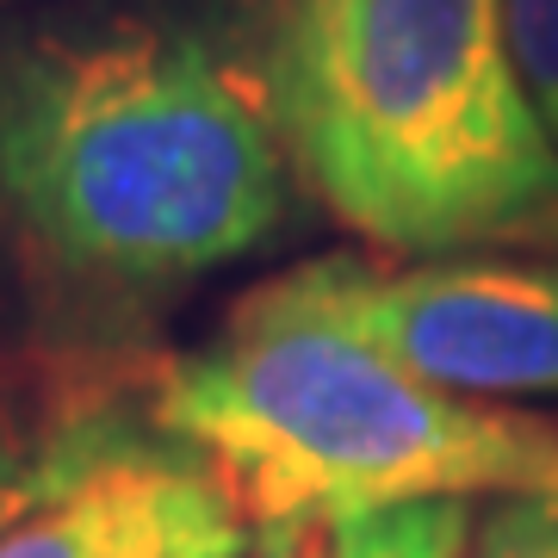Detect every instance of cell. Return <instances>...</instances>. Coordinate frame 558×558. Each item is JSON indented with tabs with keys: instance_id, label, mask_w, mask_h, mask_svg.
Segmentation results:
<instances>
[{
	"instance_id": "6da1fadb",
	"label": "cell",
	"mask_w": 558,
	"mask_h": 558,
	"mask_svg": "<svg viewBox=\"0 0 558 558\" xmlns=\"http://www.w3.org/2000/svg\"><path fill=\"white\" fill-rule=\"evenodd\" d=\"M0 205L100 286H174L286 223L292 161L260 81L193 32L94 25L0 62Z\"/></svg>"
},
{
	"instance_id": "ba28073f",
	"label": "cell",
	"mask_w": 558,
	"mask_h": 558,
	"mask_svg": "<svg viewBox=\"0 0 558 558\" xmlns=\"http://www.w3.org/2000/svg\"><path fill=\"white\" fill-rule=\"evenodd\" d=\"M459 558H558V497H497Z\"/></svg>"
},
{
	"instance_id": "3957f363",
	"label": "cell",
	"mask_w": 558,
	"mask_h": 558,
	"mask_svg": "<svg viewBox=\"0 0 558 558\" xmlns=\"http://www.w3.org/2000/svg\"><path fill=\"white\" fill-rule=\"evenodd\" d=\"M156 428L248 534L410 502L558 497V428L410 379L274 279L156 385Z\"/></svg>"
},
{
	"instance_id": "7a4b0ae2",
	"label": "cell",
	"mask_w": 558,
	"mask_h": 558,
	"mask_svg": "<svg viewBox=\"0 0 558 558\" xmlns=\"http://www.w3.org/2000/svg\"><path fill=\"white\" fill-rule=\"evenodd\" d=\"M260 94L299 180L385 255L447 260L558 218L502 0H279Z\"/></svg>"
},
{
	"instance_id": "277c9868",
	"label": "cell",
	"mask_w": 558,
	"mask_h": 558,
	"mask_svg": "<svg viewBox=\"0 0 558 558\" xmlns=\"http://www.w3.org/2000/svg\"><path fill=\"white\" fill-rule=\"evenodd\" d=\"M274 286L435 391H558V260H422L391 274L323 255Z\"/></svg>"
},
{
	"instance_id": "5b68a950",
	"label": "cell",
	"mask_w": 558,
	"mask_h": 558,
	"mask_svg": "<svg viewBox=\"0 0 558 558\" xmlns=\"http://www.w3.org/2000/svg\"><path fill=\"white\" fill-rule=\"evenodd\" d=\"M248 539L193 453L94 422L57 490L0 534V558H242Z\"/></svg>"
},
{
	"instance_id": "8992f818",
	"label": "cell",
	"mask_w": 558,
	"mask_h": 558,
	"mask_svg": "<svg viewBox=\"0 0 558 558\" xmlns=\"http://www.w3.org/2000/svg\"><path fill=\"white\" fill-rule=\"evenodd\" d=\"M472 527H478L472 502H410L379 515L260 527L242 558H459Z\"/></svg>"
},
{
	"instance_id": "30bf717a",
	"label": "cell",
	"mask_w": 558,
	"mask_h": 558,
	"mask_svg": "<svg viewBox=\"0 0 558 558\" xmlns=\"http://www.w3.org/2000/svg\"><path fill=\"white\" fill-rule=\"evenodd\" d=\"M205 558H223V553H205Z\"/></svg>"
},
{
	"instance_id": "52a82bcc",
	"label": "cell",
	"mask_w": 558,
	"mask_h": 558,
	"mask_svg": "<svg viewBox=\"0 0 558 558\" xmlns=\"http://www.w3.org/2000/svg\"><path fill=\"white\" fill-rule=\"evenodd\" d=\"M502 32L521 87L558 149V0H502Z\"/></svg>"
},
{
	"instance_id": "9c48e42d",
	"label": "cell",
	"mask_w": 558,
	"mask_h": 558,
	"mask_svg": "<svg viewBox=\"0 0 558 558\" xmlns=\"http://www.w3.org/2000/svg\"><path fill=\"white\" fill-rule=\"evenodd\" d=\"M87 435H94V422H81V428H69V435H57L50 447H44L38 459H13L0 453V534L13 527L20 515H32L50 490L62 484V472L81 459V447H87Z\"/></svg>"
}]
</instances>
